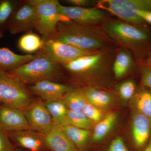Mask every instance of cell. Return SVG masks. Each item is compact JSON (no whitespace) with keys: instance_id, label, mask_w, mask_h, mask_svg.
I'll return each mask as SVG.
<instances>
[{"instance_id":"cell-1","label":"cell","mask_w":151,"mask_h":151,"mask_svg":"<svg viewBox=\"0 0 151 151\" xmlns=\"http://www.w3.org/2000/svg\"><path fill=\"white\" fill-rule=\"evenodd\" d=\"M49 39L89 52L98 51L112 45L113 42L101 27L81 24L71 20L60 22Z\"/></svg>"},{"instance_id":"cell-2","label":"cell","mask_w":151,"mask_h":151,"mask_svg":"<svg viewBox=\"0 0 151 151\" xmlns=\"http://www.w3.org/2000/svg\"><path fill=\"white\" fill-rule=\"evenodd\" d=\"M101 27L113 42L129 50L140 61L151 50V32L142 26L107 18Z\"/></svg>"},{"instance_id":"cell-3","label":"cell","mask_w":151,"mask_h":151,"mask_svg":"<svg viewBox=\"0 0 151 151\" xmlns=\"http://www.w3.org/2000/svg\"><path fill=\"white\" fill-rule=\"evenodd\" d=\"M114 49L111 45L61 65L63 70L75 78L92 81L113 71Z\"/></svg>"},{"instance_id":"cell-4","label":"cell","mask_w":151,"mask_h":151,"mask_svg":"<svg viewBox=\"0 0 151 151\" xmlns=\"http://www.w3.org/2000/svg\"><path fill=\"white\" fill-rule=\"evenodd\" d=\"M63 70L60 64L44 57L36 56L31 61L8 72L24 85L43 80L53 81L60 76Z\"/></svg>"},{"instance_id":"cell-5","label":"cell","mask_w":151,"mask_h":151,"mask_svg":"<svg viewBox=\"0 0 151 151\" xmlns=\"http://www.w3.org/2000/svg\"><path fill=\"white\" fill-rule=\"evenodd\" d=\"M35 11L34 29L42 36L43 42L48 40L55 32L60 22L70 20L62 15L57 0H29Z\"/></svg>"},{"instance_id":"cell-6","label":"cell","mask_w":151,"mask_h":151,"mask_svg":"<svg viewBox=\"0 0 151 151\" xmlns=\"http://www.w3.org/2000/svg\"><path fill=\"white\" fill-rule=\"evenodd\" d=\"M96 7L108 12L122 21L142 26L145 22L139 16V10L151 11V0H100Z\"/></svg>"},{"instance_id":"cell-7","label":"cell","mask_w":151,"mask_h":151,"mask_svg":"<svg viewBox=\"0 0 151 151\" xmlns=\"http://www.w3.org/2000/svg\"><path fill=\"white\" fill-rule=\"evenodd\" d=\"M31 102L30 95L24 84L9 72L0 70V102L21 110Z\"/></svg>"},{"instance_id":"cell-8","label":"cell","mask_w":151,"mask_h":151,"mask_svg":"<svg viewBox=\"0 0 151 151\" xmlns=\"http://www.w3.org/2000/svg\"><path fill=\"white\" fill-rule=\"evenodd\" d=\"M93 52H94L85 51L61 42L49 39L44 42L42 47L35 55L44 57L62 65Z\"/></svg>"},{"instance_id":"cell-9","label":"cell","mask_w":151,"mask_h":151,"mask_svg":"<svg viewBox=\"0 0 151 151\" xmlns=\"http://www.w3.org/2000/svg\"><path fill=\"white\" fill-rule=\"evenodd\" d=\"M35 11L29 0L22 2L14 11L6 24L7 29L11 34L29 32L34 29Z\"/></svg>"},{"instance_id":"cell-10","label":"cell","mask_w":151,"mask_h":151,"mask_svg":"<svg viewBox=\"0 0 151 151\" xmlns=\"http://www.w3.org/2000/svg\"><path fill=\"white\" fill-rule=\"evenodd\" d=\"M60 14L70 20L81 24L96 25L107 18L105 12L97 7L82 8L64 6L58 4Z\"/></svg>"},{"instance_id":"cell-11","label":"cell","mask_w":151,"mask_h":151,"mask_svg":"<svg viewBox=\"0 0 151 151\" xmlns=\"http://www.w3.org/2000/svg\"><path fill=\"white\" fill-rule=\"evenodd\" d=\"M30 129L24 113L20 109L0 106V130L15 132Z\"/></svg>"},{"instance_id":"cell-12","label":"cell","mask_w":151,"mask_h":151,"mask_svg":"<svg viewBox=\"0 0 151 151\" xmlns=\"http://www.w3.org/2000/svg\"><path fill=\"white\" fill-rule=\"evenodd\" d=\"M24 113L31 129L46 135L52 128L54 123L43 104H35Z\"/></svg>"},{"instance_id":"cell-13","label":"cell","mask_w":151,"mask_h":151,"mask_svg":"<svg viewBox=\"0 0 151 151\" xmlns=\"http://www.w3.org/2000/svg\"><path fill=\"white\" fill-rule=\"evenodd\" d=\"M29 89L33 93L48 102L62 99L72 88L68 85L50 80H43L32 84Z\"/></svg>"},{"instance_id":"cell-14","label":"cell","mask_w":151,"mask_h":151,"mask_svg":"<svg viewBox=\"0 0 151 151\" xmlns=\"http://www.w3.org/2000/svg\"><path fill=\"white\" fill-rule=\"evenodd\" d=\"M44 140L46 145L53 151H75L74 145L61 126L54 123L51 130L45 135Z\"/></svg>"},{"instance_id":"cell-15","label":"cell","mask_w":151,"mask_h":151,"mask_svg":"<svg viewBox=\"0 0 151 151\" xmlns=\"http://www.w3.org/2000/svg\"><path fill=\"white\" fill-rule=\"evenodd\" d=\"M151 130V120L137 111L132 119V132L135 146L141 148L147 142Z\"/></svg>"},{"instance_id":"cell-16","label":"cell","mask_w":151,"mask_h":151,"mask_svg":"<svg viewBox=\"0 0 151 151\" xmlns=\"http://www.w3.org/2000/svg\"><path fill=\"white\" fill-rule=\"evenodd\" d=\"M135 66L133 54L127 49L121 47L116 50L113 59L112 70L116 78L127 75Z\"/></svg>"},{"instance_id":"cell-17","label":"cell","mask_w":151,"mask_h":151,"mask_svg":"<svg viewBox=\"0 0 151 151\" xmlns=\"http://www.w3.org/2000/svg\"><path fill=\"white\" fill-rule=\"evenodd\" d=\"M35 58V55H19L6 47H0V70L9 72L27 63Z\"/></svg>"},{"instance_id":"cell-18","label":"cell","mask_w":151,"mask_h":151,"mask_svg":"<svg viewBox=\"0 0 151 151\" xmlns=\"http://www.w3.org/2000/svg\"><path fill=\"white\" fill-rule=\"evenodd\" d=\"M84 90L86 101L97 108L107 107L113 101V95L109 92L88 87Z\"/></svg>"},{"instance_id":"cell-19","label":"cell","mask_w":151,"mask_h":151,"mask_svg":"<svg viewBox=\"0 0 151 151\" xmlns=\"http://www.w3.org/2000/svg\"><path fill=\"white\" fill-rule=\"evenodd\" d=\"M12 137L17 143L25 148L32 151L40 150L42 140L39 136L27 131L12 132Z\"/></svg>"},{"instance_id":"cell-20","label":"cell","mask_w":151,"mask_h":151,"mask_svg":"<svg viewBox=\"0 0 151 151\" xmlns=\"http://www.w3.org/2000/svg\"><path fill=\"white\" fill-rule=\"evenodd\" d=\"M63 103L68 110L81 111L86 101L84 89H72L62 97Z\"/></svg>"},{"instance_id":"cell-21","label":"cell","mask_w":151,"mask_h":151,"mask_svg":"<svg viewBox=\"0 0 151 151\" xmlns=\"http://www.w3.org/2000/svg\"><path fill=\"white\" fill-rule=\"evenodd\" d=\"M43 42V40L39 36L31 31L21 37L18 45L22 51L29 54L39 51Z\"/></svg>"},{"instance_id":"cell-22","label":"cell","mask_w":151,"mask_h":151,"mask_svg":"<svg viewBox=\"0 0 151 151\" xmlns=\"http://www.w3.org/2000/svg\"><path fill=\"white\" fill-rule=\"evenodd\" d=\"M134 103L137 111L151 120V91L140 89L134 96Z\"/></svg>"},{"instance_id":"cell-23","label":"cell","mask_w":151,"mask_h":151,"mask_svg":"<svg viewBox=\"0 0 151 151\" xmlns=\"http://www.w3.org/2000/svg\"><path fill=\"white\" fill-rule=\"evenodd\" d=\"M54 124L60 126L65 125V119L68 109L62 99L47 102L45 105Z\"/></svg>"},{"instance_id":"cell-24","label":"cell","mask_w":151,"mask_h":151,"mask_svg":"<svg viewBox=\"0 0 151 151\" xmlns=\"http://www.w3.org/2000/svg\"><path fill=\"white\" fill-rule=\"evenodd\" d=\"M93 123L81 111H68L65 119V125H70L90 131L93 127Z\"/></svg>"},{"instance_id":"cell-25","label":"cell","mask_w":151,"mask_h":151,"mask_svg":"<svg viewBox=\"0 0 151 151\" xmlns=\"http://www.w3.org/2000/svg\"><path fill=\"white\" fill-rule=\"evenodd\" d=\"M61 127L70 141L74 145L78 147L84 146L91 134L89 130L83 129L70 125Z\"/></svg>"},{"instance_id":"cell-26","label":"cell","mask_w":151,"mask_h":151,"mask_svg":"<svg viewBox=\"0 0 151 151\" xmlns=\"http://www.w3.org/2000/svg\"><path fill=\"white\" fill-rule=\"evenodd\" d=\"M116 118V114L110 113L98 122L94 127L92 136L93 140L100 141L104 138L113 127Z\"/></svg>"},{"instance_id":"cell-27","label":"cell","mask_w":151,"mask_h":151,"mask_svg":"<svg viewBox=\"0 0 151 151\" xmlns=\"http://www.w3.org/2000/svg\"><path fill=\"white\" fill-rule=\"evenodd\" d=\"M15 2L10 0H3L0 1V29L7 24L17 8Z\"/></svg>"},{"instance_id":"cell-28","label":"cell","mask_w":151,"mask_h":151,"mask_svg":"<svg viewBox=\"0 0 151 151\" xmlns=\"http://www.w3.org/2000/svg\"><path fill=\"white\" fill-rule=\"evenodd\" d=\"M136 89V83L131 79L123 81L117 87L118 94L121 99L124 100H129L133 97Z\"/></svg>"},{"instance_id":"cell-29","label":"cell","mask_w":151,"mask_h":151,"mask_svg":"<svg viewBox=\"0 0 151 151\" xmlns=\"http://www.w3.org/2000/svg\"><path fill=\"white\" fill-rule=\"evenodd\" d=\"M81 111L92 122H98L103 119V113L99 108L86 102Z\"/></svg>"},{"instance_id":"cell-30","label":"cell","mask_w":151,"mask_h":151,"mask_svg":"<svg viewBox=\"0 0 151 151\" xmlns=\"http://www.w3.org/2000/svg\"><path fill=\"white\" fill-rule=\"evenodd\" d=\"M142 83L144 86L151 89V65L141 64Z\"/></svg>"},{"instance_id":"cell-31","label":"cell","mask_w":151,"mask_h":151,"mask_svg":"<svg viewBox=\"0 0 151 151\" xmlns=\"http://www.w3.org/2000/svg\"><path fill=\"white\" fill-rule=\"evenodd\" d=\"M65 1L72 6L91 8L92 6H96L97 1L93 0H66Z\"/></svg>"},{"instance_id":"cell-32","label":"cell","mask_w":151,"mask_h":151,"mask_svg":"<svg viewBox=\"0 0 151 151\" xmlns=\"http://www.w3.org/2000/svg\"><path fill=\"white\" fill-rule=\"evenodd\" d=\"M12 144L6 132L0 130V151H12Z\"/></svg>"},{"instance_id":"cell-33","label":"cell","mask_w":151,"mask_h":151,"mask_svg":"<svg viewBox=\"0 0 151 151\" xmlns=\"http://www.w3.org/2000/svg\"><path fill=\"white\" fill-rule=\"evenodd\" d=\"M109 151H128V150L123 139L118 137L112 141Z\"/></svg>"},{"instance_id":"cell-34","label":"cell","mask_w":151,"mask_h":151,"mask_svg":"<svg viewBox=\"0 0 151 151\" xmlns=\"http://www.w3.org/2000/svg\"><path fill=\"white\" fill-rule=\"evenodd\" d=\"M137 14L145 22L148 23L151 25V11L139 10Z\"/></svg>"},{"instance_id":"cell-35","label":"cell","mask_w":151,"mask_h":151,"mask_svg":"<svg viewBox=\"0 0 151 151\" xmlns=\"http://www.w3.org/2000/svg\"><path fill=\"white\" fill-rule=\"evenodd\" d=\"M143 151H151V139Z\"/></svg>"},{"instance_id":"cell-36","label":"cell","mask_w":151,"mask_h":151,"mask_svg":"<svg viewBox=\"0 0 151 151\" xmlns=\"http://www.w3.org/2000/svg\"><path fill=\"white\" fill-rule=\"evenodd\" d=\"M146 64L151 65V55L149 57L148 59L147 60V62L146 63Z\"/></svg>"},{"instance_id":"cell-37","label":"cell","mask_w":151,"mask_h":151,"mask_svg":"<svg viewBox=\"0 0 151 151\" xmlns=\"http://www.w3.org/2000/svg\"><path fill=\"white\" fill-rule=\"evenodd\" d=\"M3 36V34L2 31L0 29V38H1Z\"/></svg>"},{"instance_id":"cell-38","label":"cell","mask_w":151,"mask_h":151,"mask_svg":"<svg viewBox=\"0 0 151 151\" xmlns=\"http://www.w3.org/2000/svg\"></svg>"},{"instance_id":"cell-39","label":"cell","mask_w":151,"mask_h":151,"mask_svg":"<svg viewBox=\"0 0 151 151\" xmlns=\"http://www.w3.org/2000/svg\"></svg>"}]
</instances>
